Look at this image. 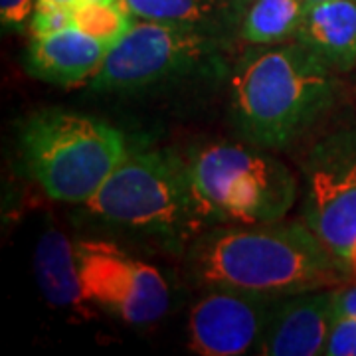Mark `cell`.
I'll return each mask as SVG.
<instances>
[{"label":"cell","instance_id":"1","mask_svg":"<svg viewBox=\"0 0 356 356\" xmlns=\"http://www.w3.org/2000/svg\"><path fill=\"white\" fill-rule=\"evenodd\" d=\"M184 266L200 289L271 297L344 285L348 277L307 224H220L186 248Z\"/></svg>","mask_w":356,"mask_h":356},{"label":"cell","instance_id":"2","mask_svg":"<svg viewBox=\"0 0 356 356\" xmlns=\"http://www.w3.org/2000/svg\"><path fill=\"white\" fill-rule=\"evenodd\" d=\"M334 97L331 67L303 44L250 50L229 76V107L236 131L267 151L303 137Z\"/></svg>","mask_w":356,"mask_h":356},{"label":"cell","instance_id":"3","mask_svg":"<svg viewBox=\"0 0 356 356\" xmlns=\"http://www.w3.org/2000/svg\"><path fill=\"white\" fill-rule=\"evenodd\" d=\"M18 143L28 177L65 204H88L129 154L125 135L111 123L64 109L26 117Z\"/></svg>","mask_w":356,"mask_h":356},{"label":"cell","instance_id":"4","mask_svg":"<svg viewBox=\"0 0 356 356\" xmlns=\"http://www.w3.org/2000/svg\"><path fill=\"white\" fill-rule=\"evenodd\" d=\"M86 208L102 224L166 240H192L208 226L192 192L188 166L161 151L127 154Z\"/></svg>","mask_w":356,"mask_h":356},{"label":"cell","instance_id":"5","mask_svg":"<svg viewBox=\"0 0 356 356\" xmlns=\"http://www.w3.org/2000/svg\"><path fill=\"white\" fill-rule=\"evenodd\" d=\"M266 151L252 143H214L192 154L188 178L206 224H266L289 214L297 180Z\"/></svg>","mask_w":356,"mask_h":356},{"label":"cell","instance_id":"6","mask_svg":"<svg viewBox=\"0 0 356 356\" xmlns=\"http://www.w3.org/2000/svg\"><path fill=\"white\" fill-rule=\"evenodd\" d=\"M303 220L348 280H356V131L341 129L307 153Z\"/></svg>","mask_w":356,"mask_h":356},{"label":"cell","instance_id":"7","mask_svg":"<svg viewBox=\"0 0 356 356\" xmlns=\"http://www.w3.org/2000/svg\"><path fill=\"white\" fill-rule=\"evenodd\" d=\"M226 46V38L186 26L139 20L105 56L89 79L95 91H133L191 74L210 62Z\"/></svg>","mask_w":356,"mask_h":356},{"label":"cell","instance_id":"8","mask_svg":"<svg viewBox=\"0 0 356 356\" xmlns=\"http://www.w3.org/2000/svg\"><path fill=\"white\" fill-rule=\"evenodd\" d=\"M83 295L129 325H151L170 309V287L151 264L105 240L76 242Z\"/></svg>","mask_w":356,"mask_h":356},{"label":"cell","instance_id":"9","mask_svg":"<svg viewBox=\"0 0 356 356\" xmlns=\"http://www.w3.org/2000/svg\"><path fill=\"white\" fill-rule=\"evenodd\" d=\"M281 297L236 289H206L188 318L191 350L238 356L257 348Z\"/></svg>","mask_w":356,"mask_h":356},{"label":"cell","instance_id":"10","mask_svg":"<svg viewBox=\"0 0 356 356\" xmlns=\"http://www.w3.org/2000/svg\"><path fill=\"white\" fill-rule=\"evenodd\" d=\"M332 318V291L315 289L285 295L273 311L257 353L266 356L325 355Z\"/></svg>","mask_w":356,"mask_h":356},{"label":"cell","instance_id":"11","mask_svg":"<svg viewBox=\"0 0 356 356\" xmlns=\"http://www.w3.org/2000/svg\"><path fill=\"white\" fill-rule=\"evenodd\" d=\"M109 46L99 40L65 28L54 34L32 36L26 48V72L40 81L70 88L97 74Z\"/></svg>","mask_w":356,"mask_h":356},{"label":"cell","instance_id":"12","mask_svg":"<svg viewBox=\"0 0 356 356\" xmlns=\"http://www.w3.org/2000/svg\"><path fill=\"white\" fill-rule=\"evenodd\" d=\"M252 2L254 0H119L137 20L186 26L220 38L240 32Z\"/></svg>","mask_w":356,"mask_h":356},{"label":"cell","instance_id":"13","mask_svg":"<svg viewBox=\"0 0 356 356\" xmlns=\"http://www.w3.org/2000/svg\"><path fill=\"white\" fill-rule=\"evenodd\" d=\"M295 40L318 56L331 70L356 65V0L307 4Z\"/></svg>","mask_w":356,"mask_h":356},{"label":"cell","instance_id":"14","mask_svg":"<svg viewBox=\"0 0 356 356\" xmlns=\"http://www.w3.org/2000/svg\"><path fill=\"white\" fill-rule=\"evenodd\" d=\"M36 280L44 299L51 307L70 309L76 315L89 318L93 313L81 289L76 259V243H70L60 228H48L40 236L34 255Z\"/></svg>","mask_w":356,"mask_h":356},{"label":"cell","instance_id":"15","mask_svg":"<svg viewBox=\"0 0 356 356\" xmlns=\"http://www.w3.org/2000/svg\"><path fill=\"white\" fill-rule=\"evenodd\" d=\"M305 10V0H254L240 34L252 46L283 44L297 36Z\"/></svg>","mask_w":356,"mask_h":356},{"label":"cell","instance_id":"16","mask_svg":"<svg viewBox=\"0 0 356 356\" xmlns=\"http://www.w3.org/2000/svg\"><path fill=\"white\" fill-rule=\"evenodd\" d=\"M133 26V16L119 2H88L74 6V28L113 48Z\"/></svg>","mask_w":356,"mask_h":356},{"label":"cell","instance_id":"17","mask_svg":"<svg viewBox=\"0 0 356 356\" xmlns=\"http://www.w3.org/2000/svg\"><path fill=\"white\" fill-rule=\"evenodd\" d=\"M65 28H74V6L36 0V8L32 14V20H30L32 36L54 34V32H60Z\"/></svg>","mask_w":356,"mask_h":356},{"label":"cell","instance_id":"18","mask_svg":"<svg viewBox=\"0 0 356 356\" xmlns=\"http://www.w3.org/2000/svg\"><path fill=\"white\" fill-rule=\"evenodd\" d=\"M327 356H356V317L334 315L325 344Z\"/></svg>","mask_w":356,"mask_h":356},{"label":"cell","instance_id":"19","mask_svg":"<svg viewBox=\"0 0 356 356\" xmlns=\"http://www.w3.org/2000/svg\"><path fill=\"white\" fill-rule=\"evenodd\" d=\"M36 0H0V20L6 30H24L32 20Z\"/></svg>","mask_w":356,"mask_h":356},{"label":"cell","instance_id":"20","mask_svg":"<svg viewBox=\"0 0 356 356\" xmlns=\"http://www.w3.org/2000/svg\"><path fill=\"white\" fill-rule=\"evenodd\" d=\"M334 299V315H350L356 317V283L348 287H339L332 291Z\"/></svg>","mask_w":356,"mask_h":356},{"label":"cell","instance_id":"21","mask_svg":"<svg viewBox=\"0 0 356 356\" xmlns=\"http://www.w3.org/2000/svg\"><path fill=\"white\" fill-rule=\"evenodd\" d=\"M42 2H51V4H64V6H76L77 0H42Z\"/></svg>","mask_w":356,"mask_h":356},{"label":"cell","instance_id":"22","mask_svg":"<svg viewBox=\"0 0 356 356\" xmlns=\"http://www.w3.org/2000/svg\"><path fill=\"white\" fill-rule=\"evenodd\" d=\"M79 2V0H77ZM88 2H107V4H111V2H119V0H88Z\"/></svg>","mask_w":356,"mask_h":356},{"label":"cell","instance_id":"23","mask_svg":"<svg viewBox=\"0 0 356 356\" xmlns=\"http://www.w3.org/2000/svg\"><path fill=\"white\" fill-rule=\"evenodd\" d=\"M307 4H318V2H327V0H305Z\"/></svg>","mask_w":356,"mask_h":356}]
</instances>
